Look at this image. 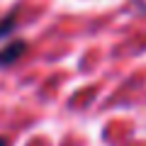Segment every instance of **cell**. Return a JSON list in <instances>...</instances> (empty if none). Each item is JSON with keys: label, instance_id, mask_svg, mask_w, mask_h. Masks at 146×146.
Here are the masks:
<instances>
[{"label": "cell", "instance_id": "cell-1", "mask_svg": "<svg viewBox=\"0 0 146 146\" xmlns=\"http://www.w3.org/2000/svg\"><path fill=\"white\" fill-rule=\"evenodd\" d=\"M27 51V42H22V39H15V42H10L7 46L0 49V68L5 66H12L15 61H20L22 56H25Z\"/></svg>", "mask_w": 146, "mask_h": 146}, {"label": "cell", "instance_id": "cell-3", "mask_svg": "<svg viewBox=\"0 0 146 146\" xmlns=\"http://www.w3.org/2000/svg\"><path fill=\"white\" fill-rule=\"evenodd\" d=\"M0 146H7V136H0Z\"/></svg>", "mask_w": 146, "mask_h": 146}, {"label": "cell", "instance_id": "cell-2", "mask_svg": "<svg viewBox=\"0 0 146 146\" xmlns=\"http://www.w3.org/2000/svg\"><path fill=\"white\" fill-rule=\"evenodd\" d=\"M15 27H17V12H10L7 17H3V20H0V39H3V36H7Z\"/></svg>", "mask_w": 146, "mask_h": 146}]
</instances>
